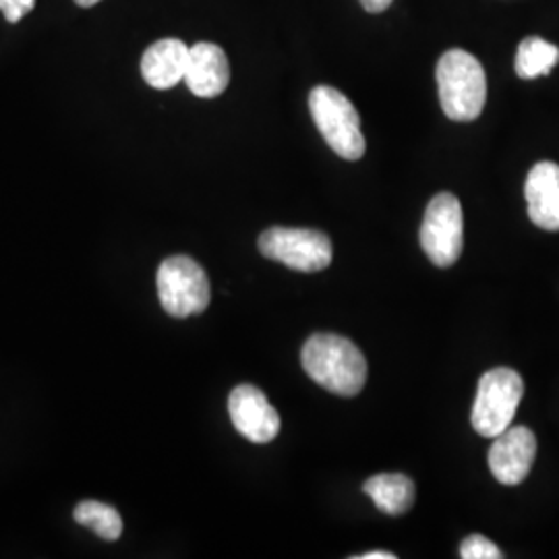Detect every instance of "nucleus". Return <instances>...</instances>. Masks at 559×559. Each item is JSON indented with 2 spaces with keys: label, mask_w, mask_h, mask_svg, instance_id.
<instances>
[{
  "label": "nucleus",
  "mask_w": 559,
  "mask_h": 559,
  "mask_svg": "<svg viewBox=\"0 0 559 559\" xmlns=\"http://www.w3.org/2000/svg\"><path fill=\"white\" fill-rule=\"evenodd\" d=\"M300 362L321 388L344 399L357 396L367 381V360L357 344L338 334H313L305 342Z\"/></svg>",
  "instance_id": "nucleus-1"
},
{
  "label": "nucleus",
  "mask_w": 559,
  "mask_h": 559,
  "mask_svg": "<svg viewBox=\"0 0 559 559\" xmlns=\"http://www.w3.org/2000/svg\"><path fill=\"white\" fill-rule=\"evenodd\" d=\"M438 90L443 115L456 122L479 119L487 102V75L477 57L452 48L438 62Z\"/></svg>",
  "instance_id": "nucleus-2"
},
{
  "label": "nucleus",
  "mask_w": 559,
  "mask_h": 559,
  "mask_svg": "<svg viewBox=\"0 0 559 559\" xmlns=\"http://www.w3.org/2000/svg\"><path fill=\"white\" fill-rule=\"evenodd\" d=\"M309 110L325 143L344 160H359L365 154V138L355 104L340 90L318 85L309 94Z\"/></svg>",
  "instance_id": "nucleus-3"
},
{
  "label": "nucleus",
  "mask_w": 559,
  "mask_h": 559,
  "mask_svg": "<svg viewBox=\"0 0 559 559\" xmlns=\"http://www.w3.org/2000/svg\"><path fill=\"white\" fill-rule=\"evenodd\" d=\"M524 394V381L514 369L496 367L479 380L477 399L473 404L471 423L483 438H498L503 433L519 411Z\"/></svg>",
  "instance_id": "nucleus-4"
},
{
  "label": "nucleus",
  "mask_w": 559,
  "mask_h": 559,
  "mask_svg": "<svg viewBox=\"0 0 559 559\" xmlns=\"http://www.w3.org/2000/svg\"><path fill=\"white\" fill-rule=\"evenodd\" d=\"M156 284L164 311L177 320L200 316L210 305V280L200 263L187 255L162 261Z\"/></svg>",
  "instance_id": "nucleus-5"
},
{
  "label": "nucleus",
  "mask_w": 559,
  "mask_h": 559,
  "mask_svg": "<svg viewBox=\"0 0 559 559\" xmlns=\"http://www.w3.org/2000/svg\"><path fill=\"white\" fill-rule=\"evenodd\" d=\"M258 245L263 258L307 274L325 270L334 258L330 237L311 228L276 226L265 230Z\"/></svg>",
  "instance_id": "nucleus-6"
},
{
  "label": "nucleus",
  "mask_w": 559,
  "mask_h": 559,
  "mask_svg": "<svg viewBox=\"0 0 559 559\" xmlns=\"http://www.w3.org/2000/svg\"><path fill=\"white\" fill-rule=\"evenodd\" d=\"M419 239L433 265L450 267L459 261L464 247V216L456 195L440 193L429 201Z\"/></svg>",
  "instance_id": "nucleus-7"
},
{
  "label": "nucleus",
  "mask_w": 559,
  "mask_h": 559,
  "mask_svg": "<svg viewBox=\"0 0 559 559\" xmlns=\"http://www.w3.org/2000/svg\"><path fill=\"white\" fill-rule=\"evenodd\" d=\"M228 413L240 436L253 443H270L280 433L278 411L260 388L251 383L237 385L230 392Z\"/></svg>",
  "instance_id": "nucleus-8"
},
{
  "label": "nucleus",
  "mask_w": 559,
  "mask_h": 559,
  "mask_svg": "<svg viewBox=\"0 0 559 559\" xmlns=\"http://www.w3.org/2000/svg\"><path fill=\"white\" fill-rule=\"evenodd\" d=\"M537 456V438L528 427H508L489 450V468L501 485H520Z\"/></svg>",
  "instance_id": "nucleus-9"
},
{
  "label": "nucleus",
  "mask_w": 559,
  "mask_h": 559,
  "mask_svg": "<svg viewBox=\"0 0 559 559\" xmlns=\"http://www.w3.org/2000/svg\"><path fill=\"white\" fill-rule=\"evenodd\" d=\"M185 83L198 98H216L230 83V64L221 46L198 41L189 48Z\"/></svg>",
  "instance_id": "nucleus-10"
},
{
  "label": "nucleus",
  "mask_w": 559,
  "mask_h": 559,
  "mask_svg": "<svg viewBox=\"0 0 559 559\" xmlns=\"http://www.w3.org/2000/svg\"><path fill=\"white\" fill-rule=\"evenodd\" d=\"M524 195L528 218L543 230H559V166L554 162H539L531 168Z\"/></svg>",
  "instance_id": "nucleus-11"
},
{
  "label": "nucleus",
  "mask_w": 559,
  "mask_h": 559,
  "mask_svg": "<svg viewBox=\"0 0 559 559\" xmlns=\"http://www.w3.org/2000/svg\"><path fill=\"white\" fill-rule=\"evenodd\" d=\"M189 46L177 38L152 44L141 59V75L154 90H170L185 81Z\"/></svg>",
  "instance_id": "nucleus-12"
},
{
  "label": "nucleus",
  "mask_w": 559,
  "mask_h": 559,
  "mask_svg": "<svg viewBox=\"0 0 559 559\" xmlns=\"http://www.w3.org/2000/svg\"><path fill=\"white\" fill-rule=\"evenodd\" d=\"M362 489L388 516H400L415 503V483L400 473L376 475L362 485Z\"/></svg>",
  "instance_id": "nucleus-13"
},
{
  "label": "nucleus",
  "mask_w": 559,
  "mask_h": 559,
  "mask_svg": "<svg viewBox=\"0 0 559 559\" xmlns=\"http://www.w3.org/2000/svg\"><path fill=\"white\" fill-rule=\"evenodd\" d=\"M559 48L539 36H531L520 41L516 52V75L520 80H537L540 75H549L558 64Z\"/></svg>",
  "instance_id": "nucleus-14"
},
{
  "label": "nucleus",
  "mask_w": 559,
  "mask_h": 559,
  "mask_svg": "<svg viewBox=\"0 0 559 559\" xmlns=\"http://www.w3.org/2000/svg\"><path fill=\"white\" fill-rule=\"evenodd\" d=\"M73 519L83 526L92 528L98 537L106 540H117L122 533V519L112 506L102 501L85 500L73 512Z\"/></svg>",
  "instance_id": "nucleus-15"
},
{
  "label": "nucleus",
  "mask_w": 559,
  "mask_h": 559,
  "mask_svg": "<svg viewBox=\"0 0 559 559\" xmlns=\"http://www.w3.org/2000/svg\"><path fill=\"white\" fill-rule=\"evenodd\" d=\"M460 558L462 559H501L500 547L493 540L483 537V535H471L462 540L460 545Z\"/></svg>",
  "instance_id": "nucleus-16"
},
{
  "label": "nucleus",
  "mask_w": 559,
  "mask_h": 559,
  "mask_svg": "<svg viewBox=\"0 0 559 559\" xmlns=\"http://www.w3.org/2000/svg\"><path fill=\"white\" fill-rule=\"evenodd\" d=\"M34 7H36V0H0V11L4 13L9 23L23 20Z\"/></svg>",
  "instance_id": "nucleus-17"
},
{
  "label": "nucleus",
  "mask_w": 559,
  "mask_h": 559,
  "mask_svg": "<svg viewBox=\"0 0 559 559\" xmlns=\"http://www.w3.org/2000/svg\"><path fill=\"white\" fill-rule=\"evenodd\" d=\"M392 2H394V0H360L362 9H365L367 13H383L385 9H390Z\"/></svg>",
  "instance_id": "nucleus-18"
},
{
  "label": "nucleus",
  "mask_w": 559,
  "mask_h": 559,
  "mask_svg": "<svg viewBox=\"0 0 559 559\" xmlns=\"http://www.w3.org/2000/svg\"><path fill=\"white\" fill-rule=\"evenodd\" d=\"M357 559H396V556L388 554V551H369V554L357 556Z\"/></svg>",
  "instance_id": "nucleus-19"
},
{
  "label": "nucleus",
  "mask_w": 559,
  "mask_h": 559,
  "mask_svg": "<svg viewBox=\"0 0 559 559\" xmlns=\"http://www.w3.org/2000/svg\"><path fill=\"white\" fill-rule=\"evenodd\" d=\"M80 7H94V4H98L100 0H75Z\"/></svg>",
  "instance_id": "nucleus-20"
}]
</instances>
